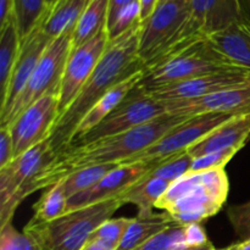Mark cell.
I'll return each instance as SVG.
<instances>
[{
  "instance_id": "cell-1",
  "label": "cell",
  "mask_w": 250,
  "mask_h": 250,
  "mask_svg": "<svg viewBox=\"0 0 250 250\" xmlns=\"http://www.w3.org/2000/svg\"><path fill=\"white\" fill-rule=\"evenodd\" d=\"M142 26L143 21L136 23L117 38L110 39L92 76L72 104L56 120L49 137L55 156L70 146L78 124L98 100L102 99L112 87L143 70L144 63L138 56Z\"/></svg>"
},
{
  "instance_id": "cell-2",
  "label": "cell",
  "mask_w": 250,
  "mask_h": 250,
  "mask_svg": "<svg viewBox=\"0 0 250 250\" xmlns=\"http://www.w3.org/2000/svg\"><path fill=\"white\" fill-rule=\"evenodd\" d=\"M186 119L187 117L166 112L153 121L125 133L105 137L84 146H68L58 154L50 165L42 172L34 186V192L49 188L84 167L122 163L150 146Z\"/></svg>"
},
{
  "instance_id": "cell-3",
  "label": "cell",
  "mask_w": 250,
  "mask_h": 250,
  "mask_svg": "<svg viewBox=\"0 0 250 250\" xmlns=\"http://www.w3.org/2000/svg\"><path fill=\"white\" fill-rule=\"evenodd\" d=\"M229 183L225 168L188 172L172 182L156 203L180 226L202 224L222 209Z\"/></svg>"
},
{
  "instance_id": "cell-4",
  "label": "cell",
  "mask_w": 250,
  "mask_h": 250,
  "mask_svg": "<svg viewBox=\"0 0 250 250\" xmlns=\"http://www.w3.org/2000/svg\"><path fill=\"white\" fill-rule=\"evenodd\" d=\"M238 67L214 48L207 37H194L144 63L138 87L146 92L200 76Z\"/></svg>"
},
{
  "instance_id": "cell-5",
  "label": "cell",
  "mask_w": 250,
  "mask_h": 250,
  "mask_svg": "<svg viewBox=\"0 0 250 250\" xmlns=\"http://www.w3.org/2000/svg\"><path fill=\"white\" fill-rule=\"evenodd\" d=\"M124 205L120 198L66 212L49 222L29 220L23 232L41 250H81L93 232Z\"/></svg>"
},
{
  "instance_id": "cell-6",
  "label": "cell",
  "mask_w": 250,
  "mask_h": 250,
  "mask_svg": "<svg viewBox=\"0 0 250 250\" xmlns=\"http://www.w3.org/2000/svg\"><path fill=\"white\" fill-rule=\"evenodd\" d=\"M72 36L73 31H66L51 39L24 89L15 100L9 112L0 119V127H9L37 100L50 93L60 92L63 71L72 51Z\"/></svg>"
},
{
  "instance_id": "cell-7",
  "label": "cell",
  "mask_w": 250,
  "mask_h": 250,
  "mask_svg": "<svg viewBox=\"0 0 250 250\" xmlns=\"http://www.w3.org/2000/svg\"><path fill=\"white\" fill-rule=\"evenodd\" d=\"M188 14L189 0H172L155 7L142 26L138 48L142 62H148L187 39L199 37L192 36L186 26Z\"/></svg>"
},
{
  "instance_id": "cell-8",
  "label": "cell",
  "mask_w": 250,
  "mask_h": 250,
  "mask_svg": "<svg viewBox=\"0 0 250 250\" xmlns=\"http://www.w3.org/2000/svg\"><path fill=\"white\" fill-rule=\"evenodd\" d=\"M233 116L236 115L225 114V112H210V114L187 117L185 121L164 134L155 143L137 153L136 155L131 156L127 160L120 163V165L155 163V161L161 163L171 156L187 151L199 139H202L209 132H211L212 129L219 127L224 122L229 121Z\"/></svg>"
},
{
  "instance_id": "cell-9",
  "label": "cell",
  "mask_w": 250,
  "mask_h": 250,
  "mask_svg": "<svg viewBox=\"0 0 250 250\" xmlns=\"http://www.w3.org/2000/svg\"><path fill=\"white\" fill-rule=\"evenodd\" d=\"M164 114H166L164 103L137 85L106 119L71 146H84L105 137L125 133Z\"/></svg>"
},
{
  "instance_id": "cell-10",
  "label": "cell",
  "mask_w": 250,
  "mask_h": 250,
  "mask_svg": "<svg viewBox=\"0 0 250 250\" xmlns=\"http://www.w3.org/2000/svg\"><path fill=\"white\" fill-rule=\"evenodd\" d=\"M107 26L90 41L73 49L66 63L59 92V112L62 115L92 76L109 43ZM59 115V116H60ZM59 119V117H58Z\"/></svg>"
},
{
  "instance_id": "cell-11",
  "label": "cell",
  "mask_w": 250,
  "mask_h": 250,
  "mask_svg": "<svg viewBox=\"0 0 250 250\" xmlns=\"http://www.w3.org/2000/svg\"><path fill=\"white\" fill-rule=\"evenodd\" d=\"M59 115V92L45 95L24 110L9 126L15 158L48 139Z\"/></svg>"
},
{
  "instance_id": "cell-12",
  "label": "cell",
  "mask_w": 250,
  "mask_h": 250,
  "mask_svg": "<svg viewBox=\"0 0 250 250\" xmlns=\"http://www.w3.org/2000/svg\"><path fill=\"white\" fill-rule=\"evenodd\" d=\"M250 83V70L234 67L231 70L219 71L200 76L188 81L159 87L148 92L155 99L161 102L168 100H188L208 97L215 93L233 89Z\"/></svg>"
},
{
  "instance_id": "cell-13",
  "label": "cell",
  "mask_w": 250,
  "mask_h": 250,
  "mask_svg": "<svg viewBox=\"0 0 250 250\" xmlns=\"http://www.w3.org/2000/svg\"><path fill=\"white\" fill-rule=\"evenodd\" d=\"M159 164L160 163L155 161V163L119 165L116 168L110 171L105 177H103L97 185L68 198L66 212L89 207V205L105 202V200L119 198L125 190L138 182L151 168L158 166Z\"/></svg>"
},
{
  "instance_id": "cell-14",
  "label": "cell",
  "mask_w": 250,
  "mask_h": 250,
  "mask_svg": "<svg viewBox=\"0 0 250 250\" xmlns=\"http://www.w3.org/2000/svg\"><path fill=\"white\" fill-rule=\"evenodd\" d=\"M163 103L166 112L177 116L190 117L210 112L250 115V83L198 99L168 100Z\"/></svg>"
},
{
  "instance_id": "cell-15",
  "label": "cell",
  "mask_w": 250,
  "mask_h": 250,
  "mask_svg": "<svg viewBox=\"0 0 250 250\" xmlns=\"http://www.w3.org/2000/svg\"><path fill=\"white\" fill-rule=\"evenodd\" d=\"M50 42L51 39L44 33L42 28V20L37 24L36 28L21 41L19 58H17L16 65L10 78L6 95L4 100L0 103V119H2L9 112L15 100L24 89Z\"/></svg>"
},
{
  "instance_id": "cell-16",
  "label": "cell",
  "mask_w": 250,
  "mask_h": 250,
  "mask_svg": "<svg viewBox=\"0 0 250 250\" xmlns=\"http://www.w3.org/2000/svg\"><path fill=\"white\" fill-rule=\"evenodd\" d=\"M55 159V153L50 146V141L45 139L15 158L7 166L2 167L6 170L12 182L19 190V195L23 202L29 194L34 193V186L37 180L44 170Z\"/></svg>"
},
{
  "instance_id": "cell-17",
  "label": "cell",
  "mask_w": 250,
  "mask_h": 250,
  "mask_svg": "<svg viewBox=\"0 0 250 250\" xmlns=\"http://www.w3.org/2000/svg\"><path fill=\"white\" fill-rule=\"evenodd\" d=\"M189 17L209 36L246 20L243 0H189Z\"/></svg>"
},
{
  "instance_id": "cell-18",
  "label": "cell",
  "mask_w": 250,
  "mask_h": 250,
  "mask_svg": "<svg viewBox=\"0 0 250 250\" xmlns=\"http://www.w3.org/2000/svg\"><path fill=\"white\" fill-rule=\"evenodd\" d=\"M250 138V115H236L193 144L187 153L193 159L226 149H242Z\"/></svg>"
},
{
  "instance_id": "cell-19",
  "label": "cell",
  "mask_w": 250,
  "mask_h": 250,
  "mask_svg": "<svg viewBox=\"0 0 250 250\" xmlns=\"http://www.w3.org/2000/svg\"><path fill=\"white\" fill-rule=\"evenodd\" d=\"M216 50L234 66L250 70V22L242 20L222 31L207 36Z\"/></svg>"
},
{
  "instance_id": "cell-20",
  "label": "cell",
  "mask_w": 250,
  "mask_h": 250,
  "mask_svg": "<svg viewBox=\"0 0 250 250\" xmlns=\"http://www.w3.org/2000/svg\"><path fill=\"white\" fill-rule=\"evenodd\" d=\"M142 76H143V70L134 73L133 76L126 78V80L122 81L121 83H119V84H116L115 87H112L102 99L98 100L97 104L84 115V117H83V119L81 120L80 124H78L77 128H76L75 133H73L71 144H72L73 142L82 138V137L85 136L88 132H90L93 128H95L103 120L106 119V117L109 116V115L111 114L122 102H124L125 98L128 95V93L131 92L134 87L138 85V83L141 82L142 80Z\"/></svg>"
},
{
  "instance_id": "cell-21",
  "label": "cell",
  "mask_w": 250,
  "mask_h": 250,
  "mask_svg": "<svg viewBox=\"0 0 250 250\" xmlns=\"http://www.w3.org/2000/svg\"><path fill=\"white\" fill-rule=\"evenodd\" d=\"M90 0H56L42 17V28L50 39L73 31Z\"/></svg>"
},
{
  "instance_id": "cell-22",
  "label": "cell",
  "mask_w": 250,
  "mask_h": 250,
  "mask_svg": "<svg viewBox=\"0 0 250 250\" xmlns=\"http://www.w3.org/2000/svg\"><path fill=\"white\" fill-rule=\"evenodd\" d=\"M171 183L161 178L144 176L143 178L134 183L133 186L125 190L120 199L125 204H133L138 209V217H146L153 215L154 208L164 193L167 190Z\"/></svg>"
},
{
  "instance_id": "cell-23",
  "label": "cell",
  "mask_w": 250,
  "mask_h": 250,
  "mask_svg": "<svg viewBox=\"0 0 250 250\" xmlns=\"http://www.w3.org/2000/svg\"><path fill=\"white\" fill-rule=\"evenodd\" d=\"M21 48L19 28L15 16L0 27V103L4 100L12 71Z\"/></svg>"
},
{
  "instance_id": "cell-24",
  "label": "cell",
  "mask_w": 250,
  "mask_h": 250,
  "mask_svg": "<svg viewBox=\"0 0 250 250\" xmlns=\"http://www.w3.org/2000/svg\"><path fill=\"white\" fill-rule=\"evenodd\" d=\"M172 225L176 224L167 212L153 214L146 217H133L116 250H137L149 239Z\"/></svg>"
},
{
  "instance_id": "cell-25",
  "label": "cell",
  "mask_w": 250,
  "mask_h": 250,
  "mask_svg": "<svg viewBox=\"0 0 250 250\" xmlns=\"http://www.w3.org/2000/svg\"><path fill=\"white\" fill-rule=\"evenodd\" d=\"M110 0H90L78 20L72 36V50L80 48L107 26Z\"/></svg>"
},
{
  "instance_id": "cell-26",
  "label": "cell",
  "mask_w": 250,
  "mask_h": 250,
  "mask_svg": "<svg viewBox=\"0 0 250 250\" xmlns=\"http://www.w3.org/2000/svg\"><path fill=\"white\" fill-rule=\"evenodd\" d=\"M67 197L63 189L62 180L46 188L41 199L34 204L32 220L37 222H49L66 214Z\"/></svg>"
},
{
  "instance_id": "cell-27",
  "label": "cell",
  "mask_w": 250,
  "mask_h": 250,
  "mask_svg": "<svg viewBox=\"0 0 250 250\" xmlns=\"http://www.w3.org/2000/svg\"><path fill=\"white\" fill-rule=\"evenodd\" d=\"M120 164H106V165L89 166V167L78 170L77 172H73L72 175L62 178L63 189H65L67 199L72 195L97 185L103 177H105L110 171L116 168Z\"/></svg>"
},
{
  "instance_id": "cell-28",
  "label": "cell",
  "mask_w": 250,
  "mask_h": 250,
  "mask_svg": "<svg viewBox=\"0 0 250 250\" xmlns=\"http://www.w3.org/2000/svg\"><path fill=\"white\" fill-rule=\"evenodd\" d=\"M46 9V0H14V16L21 41L36 28Z\"/></svg>"
},
{
  "instance_id": "cell-29",
  "label": "cell",
  "mask_w": 250,
  "mask_h": 250,
  "mask_svg": "<svg viewBox=\"0 0 250 250\" xmlns=\"http://www.w3.org/2000/svg\"><path fill=\"white\" fill-rule=\"evenodd\" d=\"M192 161V156L187 151H183V153L166 159L165 161H163L158 166L151 168L146 173V176L154 178H161V180L172 183L177 181L178 178L187 175L188 172H190Z\"/></svg>"
},
{
  "instance_id": "cell-30",
  "label": "cell",
  "mask_w": 250,
  "mask_h": 250,
  "mask_svg": "<svg viewBox=\"0 0 250 250\" xmlns=\"http://www.w3.org/2000/svg\"><path fill=\"white\" fill-rule=\"evenodd\" d=\"M132 219L128 217H119V219H109L103 222L94 232L89 239L99 241L106 244L111 249L116 250L124 239L127 229L131 225Z\"/></svg>"
},
{
  "instance_id": "cell-31",
  "label": "cell",
  "mask_w": 250,
  "mask_h": 250,
  "mask_svg": "<svg viewBox=\"0 0 250 250\" xmlns=\"http://www.w3.org/2000/svg\"><path fill=\"white\" fill-rule=\"evenodd\" d=\"M141 21V2L139 0H137V1L121 7L119 11L115 12L114 16L107 20L109 38H117Z\"/></svg>"
},
{
  "instance_id": "cell-32",
  "label": "cell",
  "mask_w": 250,
  "mask_h": 250,
  "mask_svg": "<svg viewBox=\"0 0 250 250\" xmlns=\"http://www.w3.org/2000/svg\"><path fill=\"white\" fill-rule=\"evenodd\" d=\"M188 249L185 239L183 226L172 225L149 239L137 250H186Z\"/></svg>"
},
{
  "instance_id": "cell-33",
  "label": "cell",
  "mask_w": 250,
  "mask_h": 250,
  "mask_svg": "<svg viewBox=\"0 0 250 250\" xmlns=\"http://www.w3.org/2000/svg\"><path fill=\"white\" fill-rule=\"evenodd\" d=\"M0 250H41L23 231H17L12 222L0 229Z\"/></svg>"
},
{
  "instance_id": "cell-34",
  "label": "cell",
  "mask_w": 250,
  "mask_h": 250,
  "mask_svg": "<svg viewBox=\"0 0 250 250\" xmlns=\"http://www.w3.org/2000/svg\"><path fill=\"white\" fill-rule=\"evenodd\" d=\"M241 149L231 148L226 150L215 151V153L207 154V155L198 156L192 161V167L190 172H198V171H208L216 170V168H225V166L232 160Z\"/></svg>"
},
{
  "instance_id": "cell-35",
  "label": "cell",
  "mask_w": 250,
  "mask_h": 250,
  "mask_svg": "<svg viewBox=\"0 0 250 250\" xmlns=\"http://www.w3.org/2000/svg\"><path fill=\"white\" fill-rule=\"evenodd\" d=\"M227 216L238 238H250V202L232 205L227 209Z\"/></svg>"
},
{
  "instance_id": "cell-36",
  "label": "cell",
  "mask_w": 250,
  "mask_h": 250,
  "mask_svg": "<svg viewBox=\"0 0 250 250\" xmlns=\"http://www.w3.org/2000/svg\"><path fill=\"white\" fill-rule=\"evenodd\" d=\"M183 231H185V239L188 248L203 247L211 243L202 224H189L187 226H183Z\"/></svg>"
},
{
  "instance_id": "cell-37",
  "label": "cell",
  "mask_w": 250,
  "mask_h": 250,
  "mask_svg": "<svg viewBox=\"0 0 250 250\" xmlns=\"http://www.w3.org/2000/svg\"><path fill=\"white\" fill-rule=\"evenodd\" d=\"M14 159V143L10 128L0 127V168L9 165Z\"/></svg>"
},
{
  "instance_id": "cell-38",
  "label": "cell",
  "mask_w": 250,
  "mask_h": 250,
  "mask_svg": "<svg viewBox=\"0 0 250 250\" xmlns=\"http://www.w3.org/2000/svg\"><path fill=\"white\" fill-rule=\"evenodd\" d=\"M14 16V0H0V27Z\"/></svg>"
},
{
  "instance_id": "cell-39",
  "label": "cell",
  "mask_w": 250,
  "mask_h": 250,
  "mask_svg": "<svg viewBox=\"0 0 250 250\" xmlns=\"http://www.w3.org/2000/svg\"><path fill=\"white\" fill-rule=\"evenodd\" d=\"M139 2H141V19L142 21H146L158 6L159 0H139Z\"/></svg>"
},
{
  "instance_id": "cell-40",
  "label": "cell",
  "mask_w": 250,
  "mask_h": 250,
  "mask_svg": "<svg viewBox=\"0 0 250 250\" xmlns=\"http://www.w3.org/2000/svg\"><path fill=\"white\" fill-rule=\"evenodd\" d=\"M137 1V0H110L109 4V14H107V20L115 15V12L119 11L121 7L126 6V5L131 4V2Z\"/></svg>"
},
{
  "instance_id": "cell-41",
  "label": "cell",
  "mask_w": 250,
  "mask_h": 250,
  "mask_svg": "<svg viewBox=\"0 0 250 250\" xmlns=\"http://www.w3.org/2000/svg\"><path fill=\"white\" fill-rule=\"evenodd\" d=\"M81 250H114L110 247H107L106 244L102 243L99 241H93V239H89L84 246L81 248Z\"/></svg>"
},
{
  "instance_id": "cell-42",
  "label": "cell",
  "mask_w": 250,
  "mask_h": 250,
  "mask_svg": "<svg viewBox=\"0 0 250 250\" xmlns=\"http://www.w3.org/2000/svg\"><path fill=\"white\" fill-rule=\"evenodd\" d=\"M229 250H250V238L242 239L229 247Z\"/></svg>"
},
{
  "instance_id": "cell-43",
  "label": "cell",
  "mask_w": 250,
  "mask_h": 250,
  "mask_svg": "<svg viewBox=\"0 0 250 250\" xmlns=\"http://www.w3.org/2000/svg\"><path fill=\"white\" fill-rule=\"evenodd\" d=\"M244 5V15H246V20L250 22V0H243Z\"/></svg>"
},
{
  "instance_id": "cell-44",
  "label": "cell",
  "mask_w": 250,
  "mask_h": 250,
  "mask_svg": "<svg viewBox=\"0 0 250 250\" xmlns=\"http://www.w3.org/2000/svg\"><path fill=\"white\" fill-rule=\"evenodd\" d=\"M212 244L211 243H209V244H207V246H203V247H194V248H188V249H186V250H209L210 248H212Z\"/></svg>"
},
{
  "instance_id": "cell-45",
  "label": "cell",
  "mask_w": 250,
  "mask_h": 250,
  "mask_svg": "<svg viewBox=\"0 0 250 250\" xmlns=\"http://www.w3.org/2000/svg\"><path fill=\"white\" fill-rule=\"evenodd\" d=\"M55 2L56 0H46V5H48V6H51V5L55 4Z\"/></svg>"
},
{
  "instance_id": "cell-46",
  "label": "cell",
  "mask_w": 250,
  "mask_h": 250,
  "mask_svg": "<svg viewBox=\"0 0 250 250\" xmlns=\"http://www.w3.org/2000/svg\"><path fill=\"white\" fill-rule=\"evenodd\" d=\"M167 1H172V0H159L158 5L159 4H164V2H167Z\"/></svg>"
},
{
  "instance_id": "cell-47",
  "label": "cell",
  "mask_w": 250,
  "mask_h": 250,
  "mask_svg": "<svg viewBox=\"0 0 250 250\" xmlns=\"http://www.w3.org/2000/svg\"><path fill=\"white\" fill-rule=\"evenodd\" d=\"M209 250H229V248H225V249H216V248H214V247H212V248H210Z\"/></svg>"
}]
</instances>
